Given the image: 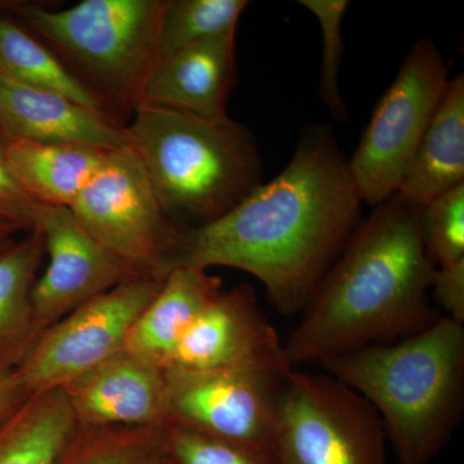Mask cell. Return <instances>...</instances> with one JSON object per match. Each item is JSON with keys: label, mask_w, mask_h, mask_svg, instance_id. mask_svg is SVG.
Returning a JSON list of instances; mask_svg holds the SVG:
<instances>
[{"label": "cell", "mask_w": 464, "mask_h": 464, "mask_svg": "<svg viewBox=\"0 0 464 464\" xmlns=\"http://www.w3.org/2000/svg\"><path fill=\"white\" fill-rule=\"evenodd\" d=\"M166 369L185 372L266 369L289 372L285 348L248 284L221 292L177 344ZM164 369V371H166Z\"/></svg>", "instance_id": "cell-12"}, {"label": "cell", "mask_w": 464, "mask_h": 464, "mask_svg": "<svg viewBox=\"0 0 464 464\" xmlns=\"http://www.w3.org/2000/svg\"><path fill=\"white\" fill-rule=\"evenodd\" d=\"M221 292V277L208 270L173 268L134 323L125 350L164 371L183 335Z\"/></svg>", "instance_id": "cell-16"}, {"label": "cell", "mask_w": 464, "mask_h": 464, "mask_svg": "<svg viewBox=\"0 0 464 464\" xmlns=\"http://www.w3.org/2000/svg\"><path fill=\"white\" fill-rule=\"evenodd\" d=\"M110 151L76 143L5 142L9 168L42 206L70 208Z\"/></svg>", "instance_id": "cell-18"}, {"label": "cell", "mask_w": 464, "mask_h": 464, "mask_svg": "<svg viewBox=\"0 0 464 464\" xmlns=\"http://www.w3.org/2000/svg\"><path fill=\"white\" fill-rule=\"evenodd\" d=\"M61 390L83 429H160L168 423L163 369L127 350Z\"/></svg>", "instance_id": "cell-13"}, {"label": "cell", "mask_w": 464, "mask_h": 464, "mask_svg": "<svg viewBox=\"0 0 464 464\" xmlns=\"http://www.w3.org/2000/svg\"><path fill=\"white\" fill-rule=\"evenodd\" d=\"M163 440L169 464H274L270 456L181 424L168 422Z\"/></svg>", "instance_id": "cell-25"}, {"label": "cell", "mask_w": 464, "mask_h": 464, "mask_svg": "<svg viewBox=\"0 0 464 464\" xmlns=\"http://www.w3.org/2000/svg\"><path fill=\"white\" fill-rule=\"evenodd\" d=\"M362 203L334 136L315 128L273 181L215 221L179 230L169 273L216 266L246 271L282 315H295L359 226Z\"/></svg>", "instance_id": "cell-1"}, {"label": "cell", "mask_w": 464, "mask_h": 464, "mask_svg": "<svg viewBox=\"0 0 464 464\" xmlns=\"http://www.w3.org/2000/svg\"><path fill=\"white\" fill-rule=\"evenodd\" d=\"M48 266L34 284V316L41 333L92 298L136 276L103 248L65 207L39 206Z\"/></svg>", "instance_id": "cell-11"}, {"label": "cell", "mask_w": 464, "mask_h": 464, "mask_svg": "<svg viewBox=\"0 0 464 464\" xmlns=\"http://www.w3.org/2000/svg\"><path fill=\"white\" fill-rule=\"evenodd\" d=\"M39 206L18 183L5 157V142L0 140V218L17 225L23 231H32Z\"/></svg>", "instance_id": "cell-27"}, {"label": "cell", "mask_w": 464, "mask_h": 464, "mask_svg": "<svg viewBox=\"0 0 464 464\" xmlns=\"http://www.w3.org/2000/svg\"><path fill=\"white\" fill-rule=\"evenodd\" d=\"M424 248L433 265L464 259V185L420 209Z\"/></svg>", "instance_id": "cell-24"}, {"label": "cell", "mask_w": 464, "mask_h": 464, "mask_svg": "<svg viewBox=\"0 0 464 464\" xmlns=\"http://www.w3.org/2000/svg\"><path fill=\"white\" fill-rule=\"evenodd\" d=\"M29 396L14 368H0V423Z\"/></svg>", "instance_id": "cell-29"}, {"label": "cell", "mask_w": 464, "mask_h": 464, "mask_svg": "<svg viewBox=\"0 0 464 464\" xmlns=\"http://www.w3.org/2000/svg\"><path fill=\"white\" fill-rule=\"evenodd\" d=\"M44 253L38 228L0 248V368H16L42 334L32 295Z\"/></svg>", "instance_id": "cell-19"}, {"label": "cell", "mask_w": 464, "mask_h": 464, "mask_svg": "<svg viewBox=\"0 0 464 464\" xmlns=\"http://www.w3.org/2000/svg\"><path fill=\"white\" fill-rule=\"evenodd\" d=\"M127 130L159 203L181 230L215 221L262 183L255 136L228 115L141 105Z\"/></svg>", "instance_id": "cell-4"}, {"label": "cell", "mask_w": 464, "mask_h": 464, "mask_svg": "<svg viewBox=\"0 0 464 464\" xmlns=\"http://www.w3.org/2000/svg\"><path fill=\"white\" fill-rule=\"evenodd\" d=\"M246 0H167L160 25V57L237 33Z\"/></svg>", "instance_id": "cell-23"}, {"label": "cell", "mask_w": 464, "mask_h": 464, "mask_svg": "<svg viewBox=\"0 0 464 464\" xmlns=\"http://www.w3.org/2000/svg\"><path fill=\"white\" fill-rule=\"evenodd\" d=\"M76 429L63 390L29 396L0 423V464H57Z\"/></svg>", "instance_id": "cell-20"}, {"label": "cell", "mask_w": 464, "mask_h": 464, "mask_svg": "<svg viewBox=\"0 0 464 464\" xmlns=\"http://www.w3.org/2000/svg\"><path fill=\"white\" fill-rule=\"evenodd\" d=\"M7 244H8V243H7ZM2 246H0V248H2Z\"/></svg>", "instance_id": "cell-31"}, {"label": "cell", "mask_w": 464, "mask_h": 464, "mask_svg": "<svg viewBox=\"0 0 464 464\" xmlns=\"http://www.w3.org/2000/svg\"><path fill=\"white\" fill-rule=\"evenodd\" d=\"M69 209L136 276L166 279L181 228L164 213L132 146L110 151Z\"/></svg>", "instance_id": "cell-8"}, {"label": "cell", "mask_w": 464, "mask_h": 464, "mask_svg": "<svg viewBox=\"0 0 464 464\" xmlns=\"http://www.w3.org/2000/svg\"><path fill=\"white\" fill-rule=\"evenodd\" d=\"M326 373L369 402L399 464H429L462 411L464 325L440 316L423 331L324 360Z\"/></svg>", "instance_id": "cell-3"}, {"label": "cell", "mask_w": 464, "mask_h": 464, "mask_svg": "<svg viewBox=\"0 0 464 464\" xmlns=\"http://www.w3.org/2000/svg\"><path fill=\"white\" fill-rule=\"evenodd\" d=\"M299 3L316 17L322 29L323 63L320 96L337 121H347V109L342 99L338 78H340L342 54H343L342 21L350 2L347 0H302Z\"/></svg>", "instance_id": "cell-26"}, {"label": "cell", "mask_w": 464, "mask_h": 464, "mask_svg": "<svg viewBox=\"0 0 464 464\" xmlns=\"http://www.w3.org/2000/svg\"><path fill=\"white\" fill-rule=\"evenodd\" d=\"M386 440L380 415L355 391L329 374L290 372L274 464H387Z\"/></svg>", "instance_id": "cell-6"}, {"label": "cell", "mask_w": 464, "mask_h": 464, "mask_svg": "<svg viewBox=\"0 0 464 464\" xmlns=\"http://www.w3.org/2000/svg\"><path fill=\"white\" fill-rule=\"evenodd\" d=\"M292 371L166 369L168 422L271 457L280 398Z\"/></svg>", "instance_id": "cell-10"}, {"label": "cell", "mask_w": 464, "mask_h": 464, "mask_svg": "<svg viewBox=\"0 0 464 464\" xmlns=\"http://www.w3.org/2000/svg\"><path fill=\"white\" fill-rule=\"evenodd\" d=\"M431 290L447 317L464 325V259L435 268Z\"/></svg>", "instance_id": "cell-28"}, {"label": "cell", "mask_w": 464, "mask_h": 464, "mask_svg": "<svg viewBox=\"0 0 464 464\" xmlns=\"http://www.w3.org/2000/svg\"><path fill=\"white\" fill-rule=\"evenodd\" d=\"M420 209L395 194L360 222L284 344L293 368L404 340L439 319Z\"/></svg>", "instance_id": "cell-2"}, {"label": "cell", "mask_w": 464, "mask_h": 464, "mask_svg": "<svg viewBox=\"0 0 464 464\" xmlns=\"http://www.w3.org/2000/svg\"><path fill=\"white\" fill-rule=\"evenodd\" d=\"M2 3L127 125L160 57L167 0H83L63 9L24 0Z\"/></svg>", "instance_id": "cell-5"}, {"label": "cell", "mask_w": 464, "mask_h": 464, "mask_svg": "<svg viewBox=\"0 0 464 464\" xmlns=\"http://www.w3.org/2000/svg\"><path fill=\"white\" fill-rule=\"evenodd\" d=\"M163 282L130 277L45 329L14 368L26 392L63 389L125 350L134 323Z\"/></svg>", "instance_id": "cell-9"}, {"label": "cell", "mask_w": 464, "mask_h": 464, "mask_svg": "<svg viewBox=\"0 0 464 464\" xmlns=\"http://www.w3.org/2000/svg\"><path fill=\"white\" fill-rule=\"evenodd\" d=\"M235 35L198 43L159 60L143 88L141 105L201 118L227 115L226 103L237 79Z\"/></svg>", "instance_id": "cell-15"}, {"label": "cell", "mask_w": 464, "mask_h": 464, "mask_svg": "<svg viewBox=\"0 0 464 464\" xmlns=\"http://www.w3.org/2000/svg\"><path fill=\"white\" fill-rule=\"evenodd\" d=\"M439 48L420 39L375 106L348 160L360 199L377 207L398 192L450 79Z\"/></svg>", "instance_id": "cell-7"}, {"label": "cell", "mask_w": 464, "mask_h": 464, "mask_svg": "<svg viewBox=\"0 0 464 464\" xmlns=\"http://www.w3.org/2000/svg\"><path fill=\"white\" fill-rule=\"evenodd\" d=\"M0 72L18 83L57 92L115 119L105 105L67 69L50 45L11 14L3 5L2 0Z\"/></svg>", "instance_id": "cell-21"}, {"label": "cell", "mask_w": 464, "mask_h": 464, "mask_svg": "<svg viewBox=\"0 0 464 464\" xmlns=\"http://www.w3.org/2000/svg\"><path fill=\"white\" fill-rule=\"evenodd\" d=\"M464 185V78L450 79L396 194L423 208Z\"/></svg>", "instance_id": "cell-17"}, {"label": "cell", "mask_w": 464, "mask_h": 464, "mask_svg": "<svg viewBox=\"0 0 464 464\" xmlns=\"http://www.w3.org/2000/svg\"><path fill=\"white\" fill-rule=\"evenodd\" d=\"M21 230L17 225L12 224V222L5 221V219L0 218V246L14 240V235Z\"/></svg>", "instance_id": "cell-30"}, {"label": "cell", "mask_w": 464, "mask_h": 464, "mask_svg": "<svg viewBox=\"0 0 464 464\" xmlns=\"http://www.w3.org/2000/svg\"><path fill=\"white\" fill-rule=\"evenodd\" d=\"M160 429H76L57 464H169Z\"/></svg>", "instance_id": "cell-22"}, {"label": "cell", "mask_w": 464, "mask_h": 464, "mask_svg": "<svg viewBox=\"0 0 464 464\" xmlns=\"http://www.w3.org/2000/svg\"><path fill=\"white\" fill-rule=\"evenodd\" d=\"M0 140L76 143L114 151L130 146L127 125L50 90L0 72Z\"/></svg>", "instance_id": "cell-14"}]
</instances>
